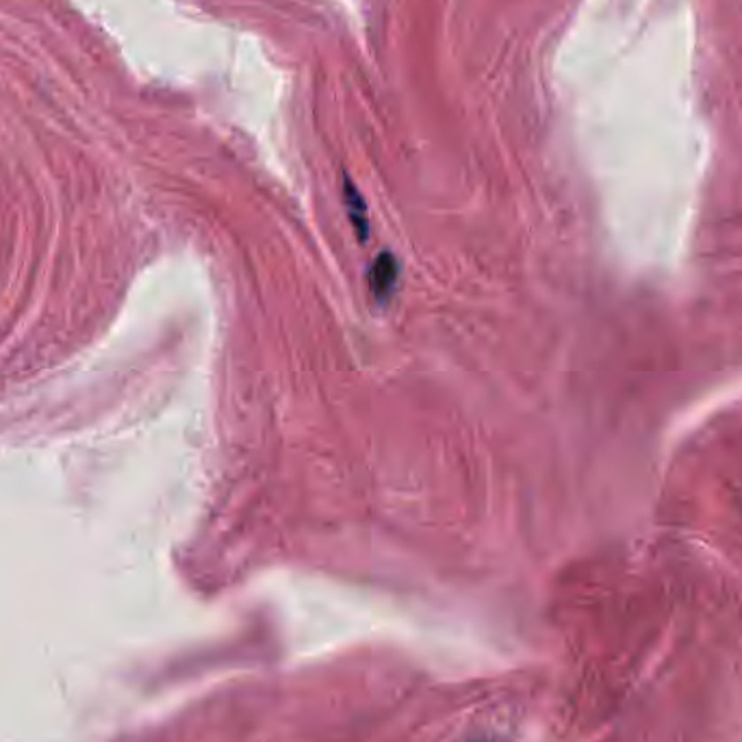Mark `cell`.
<instances>
[{
  "mask_svg": "<svg viewBox=\"0 0 742 742\" xmlns=\"http://www.w3.org/2000/svg\"><path fill=\"white\" fill-rule=\"evenodd\" d=\"M373 278H371V289L376 291L378 298H387L389 295V289L395 285V274H397V265L393 263V259L389 254H382L380 259L373 263Z\"/></svg>",
  "mask_w": 742,
  "mask_h": 742,
  "instance_id": "1",
  "label": "cell"
}]
</instances>
